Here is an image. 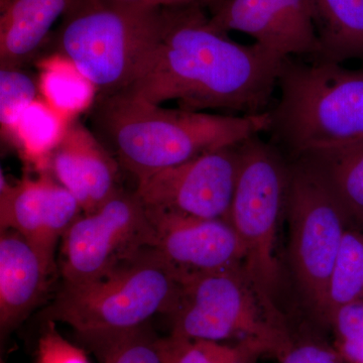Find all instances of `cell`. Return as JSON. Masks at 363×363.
<instances>
[{"mask_svg":"<svg viewBox=\"0 0 363 363\" xmlns=\"http://www.w3.org/2000/svg\"><path fill=\"white\" fill-rule=\"evenodd\" d=\"M73 0H1L0 68H21L38 54Z\"/></svg>","mask_w":363,"mask_h":363,"instance_id":"obj_16","label":"cell"},{"mask_svg":"<svg viewBox=\"0 0 363 363\" xmlns=\"http://www.w3.org/2000/svg\"><path fill=\"white\" fill-rule=\"evenodd\" d=\"M326 329L332 345L348 363H363V300L354 301L332 312Z\"/></svg>","mask_w":363,"mask_h":363,"instance_id":"obj_25","label":"cell"},{"mask_svg":"<svg viewBox=\"0 0 363 363\" xmlns=\"http://www.w3.org/2000/svg\"><path fill=\"white\" fill-rule=\"evenodd\" d=\"M121 1L156 7L182 6V4H191V2L195 1H202L205 4V0H121Z\"/></svg>","mask_w":363,"mask_h":363,"instance_id":"obj_28","label":"cell"},{"mask_svg":"<svg viewBox=\"0 0 363 363\" xmlns=\"http://www.w3.org/2000/svg\"><path fill=\"white\" fill-rule=\"evenodd\" d=\"M290 161L286 211L290 226V269L303 305L325 329L329 281L344 233L351 223L311 162L304 157Z\"/></svg>","mask_w":363,"mask_h":363,"instance_id":"obj_7","label":"cell"},{"mask_svg":"<svg viewBox=\"0 0 363 363\" xmlns=\"http://www.w3.org/2000/svg\"><path fill=\"white\" fill-rule=\"evenodd\" d=\"M266 133L289 160L363 140V69L286 57Z\"/></svg>","mask_w":363,"mask_h":363,"instance_id":"obj_4","label":"cell"},{"mask_svg":"<svg viewBox=\"0 0 363 363\" xmlns=\"http://www.w3.org/2000/svg\"><path fill=\"white\" fill-rule=\"evenodd\" d=\"M76 198L49 171L11 183L1 169L0 226L16 231L55 262L57 245L82 213Z\"/></svg>","mask_w":363,"mask_h":363,"instance_id":"obj_13","label":"cell"},{"mask_svg":"<svg viewBox=\"0 0 363 363\" xmlns=\"http://www.w3.org/2000/svg\"><path fill=\"white\" fill-rule=\"evenodd\" d=\"M157 338L143 326L84 341L100 363H164Z\"/></svg>","mask_w":363,"mask_h":363,"instance_id":"obj_23","label":"cell"},{"mask_svg":"<svg viewBox=\"0 0 363 363\" xmlns=\"http://www.w3.org/2000/svg\"><path fill=\"white\" fill-rule=\"evenodd\" d=\"M166 25L167 7L73 0L52 35V48L92 83L96 98L111 96L140 77Z\"/></svg>","mask_w":363,"mask_h":363,"instance_id":"obj_3","label":"cell"},{"mask_svg":"<svg viewBox=\"0 0 363 363\" xmlns=\"http://www.w3.org/2000/svg\"><path fill=\"white\" fill-rule=\"evenodd\" d=\"M300 157L311 162L350 220L363 228V140L316 150Z\"/></svg>","mask_w":363,"mask_h":363,"instance_id":"obj_18","label":"cell"},{"mask_svg":"<svg viewBox=\"0 0 363 363\" xmlns=\"http://www.w3.org/2000/svg\"><path fill=\"white\" fill-rule=\"evenodd\" d=\"M238 145L147 174L138 179L135 193L150 209L229 221L240 169Z\"/></svg>","mask_w":363,"mask_h":363,"instance_id":"obj_10","label":"cell"},{"mask_svg":"<svg viewBox=\"0 0 363 363\" xmlns=\"http://www.w3.org/2000/svg\"><path fill=\"white\" fill-rule=\"evenodd\" d=\"M54 260L16 231L0 236V331L1 338L18 328L44 300Z\"/></svg>","mask_w":363,"mask_h":363,"instance_id":"obj_15","label":"cell"},{"mask_svg":"<svg viewBox=\"0 0 363 363\" xmlns=\"http://www.w3.org/2000/svg\"><path fill=\"white\" fill-rule=\"evenodd\" d=\"M118 164L95 133L70 121L52 152L49 172L76 198L83 213H91L119 190Z\"/></svg>","mask_w":363,"mask_h":363,"instance_id":"obj_14","label":"cell"},{"mask_svg":"<svg viewBox=\"0 0 363 363\" xmlns=\"http://www.w3.org/2000/svg\"><path fill=\"white\" fill-rule=\"evenodd\" d=\"M39 83L43 99L69 121L96 100L92 83L59 55L43 63Z\"/></svg>","mask_w":363,"mask_h":363,"instance_id":"obj_20","label":"cell"},{"mask_svg":"<svg viewBox=\"0 0 363 363\" xmlns=\"http://www.w3.org/2000/svg\"><path fill=\"white\" fill-rule=\"evenodd\" d=\"M182 278L154 248L84 283H64L45 321L71 327L84 341L142 328L175 307Z\"/></svg>","mask_w":363,"mask_h":363,"instance_id":"obj_5","label":"cell"},{"mask_svg":"<svg viewBox=\"0 0 363 363\" xmlns=\"http://www.w3.org/2000/svg\"><path fill=\"white\" fill-rule=\"evenodd\" d=\"M222 1H223V0H205V4L215 7L218 6Z\"/></svg>","mask_w":363,"mask_h":363,"instance_id":"obj_29","label":"cell"},{"mask_svg":"<svg viewBox=\"0 0 363 363\" xmlns=\"http://www.w3.org/2000/svg\"><path fill=\"white\" fill-rule=\"evenodd\" d=\"M164 363H257L264 351L247 342L224 344L169 335L157 338Z\"/></svg>","mask_w":363,"mask_h":363,"instance_id":"obj_21","label":"cell"},{"mask_svg":"<svg viewBox=\"0 0 363 363\" xmlns=\"http://www.w3.org/2000/svg\"><path fill=\"white\" fill-rule=\"evenodd\" d=\"M238 150L240 169L229 222L245 245L247 274L274 298L281 281L277 236L286 211L291 161L259 135L240 143Z\"/></svg>","mask_w":363,"mask_h":363,"instance_id":"obj_8","label":"cell"},{"mask_svg":"<svg viewBox=\"0 0 363 363\" xmlns=\"http://www.w3.org/2000/svg\"><path fill=\"white\" fill-rule=\"evenodd\" d=\"M279 363H348L332 344L318 338L297 337Z\"/></svg>","mask_w":363,"mask_h":363,"instance_id":"obj_27","label":"cell"},{"mask_svg":"<svg viewBox=\"0 0 363 363\" xmlns=\"http://www.w3.org/2000/svg\"><path fill=\"white\" fill-rule=\"evenodd\" d=\"M201 4L167 7L161 42L140 77L121 93L152 104L177 101L190 111H269L285 58L257 43L231 40L210 23Z\"/></svg>","mask_w":363,"mask_h":363,"instance_id":"obj_1","label":"cell"},{"mask_svg":"<svg viewBox=\"0 0 363 363\" xmlns=\"http://www.w3.org/2000/svg\"><path fill=\"white\" fill-rule=\"evenodd\" d=\"M319 61L363 60V0H312Z\"/></svg>","mask_w":363,"mask_h":363,"instance_id":"obj_17","label":"cell"},{"mask_svg":"<svg viewBox=\"0 0 363 363\" xmlns=\"http://www.w3.org/2000/svg\"><path fill=\"white\" fill-rule=\"evenodd\" d=\"M39 81L21 68H0V124L9 138L23 111L40 99Z\"/></svg>","mask_w":363,"mask_h":363,"instance_id":"obj_24","label":"cell"},{"mask_svg":"<svg viewBox=\"0 0 363 363\" xmlns=\"http://www.w3.org/2000/svg\"><path fill=\"white\" fill-rule=\"evenodd\" d=\"M210 23L240 32L281 58H317L320 52L312 0H223Z\"/></svg>","mask_w":363,"mask_h":363,"instance_id":"obj_12","label":"cell"},{"mask_svg":"<svg viewBox=\"0 0 363 363\" xmlns=\"http://www.w3.org/2000/svg\"><path fill=\"white\" fill-rule=\"evenodd\" d=\"M154 245L147 207L133 193L118 190L91 213L80 215L60 247L59 271L64 283L104 277Z\"/></svg>","mask_w":363,"mask_h":363,"instance_id":"obj_9","label":"cell"},{"mask_svg":"<svg viewBox=\"0 0 363 363\" xmlns=\"http://www.w3.org/2000/svg\"><path fill=\"white\" fill-rule=\"evenodd\" d=\"M69 123L44 99H38L21 114L9 140L39 172L49 171L52 152Z\"/></svg>","mask_w":363,"mask_h":363,"instance_id":"obj_19","label":"cell"},{"mask_svg":"<svg viewBox=\"0 0 363 363\" xmlns=\"http://www.w3.org/2000/svg\"><path fill=\"white\" fill-rule=\"evenodd\" d=\"M168 315L176 337L223 342L235 339L279 359L295 333L276 300L247 274L245 264L186 277Z\"/></svg>","mask_w":363,"mask_h":363,"instance_id":"obj_6","label":"cell"},{"mask_svg":"<svg viewBox=\"0 0 363 363\" xmlns=\"http://www.w3.org/2000/svg\"><path fill=\"white\" fill-rule=\"evenodd\" d=\"M154 245L182 279L243 266L245 248L230 222L147 208Z\"/></svg>","mask_w":363,"mask_h":363,"instance_id":"obj_11","label":"cell"},{"mask_svg":"<svg viewBox=\"0 0 363 363\" xmlns=\"http://www.w3.org/2000/svg\"><path fill=\"white\" fill-rule=\"evenodd\" d=\"M35 363H91L82 348L64 337L57 323L45 321L38 339Z\"/></svg>","mask_w":363,"mask_h":363,"instance_id":"obj_26","label":"cell"},{"mask_svg":"<svg viewBox=\"0 0 363 363\" xmlns=\"http://www.w3.org/2000/svg\"><path fill=\"white\" fill-rule=\"evenodd\" d=\"M95 135L136 180L266 133L269 112L255 116L166 108L123 93L96 98Z\"/></svg>","mask_w":363,"mask_h":363,"instance_id":"obj_2","label":"cell"},{"mask_svg":"<svg viewBox=\"0 0 363 363\" xmlns=\"http://www.w3.org/2000/svg\"><path fill=\"white\" fill-rule=\"evenodd\" d=\"M0 363H6V362H4V359H1V362H0Z\"/></svg>","mask_w":363,"mask_h":363,"instance_id":"obj_30","label":"cell"},{"mask_svg":"<svg viewBox=\"0 0 363 363\" xmlns=\"http://www.w3.org/2000/svg\"><path fill=\"white\" fill-rule=\"evenodd\" d=\"M359 300H363V233L348 228L329 281L327 322L332 312Z\"/></svg>","mask_w":363,"mask_h":363,"instance_id":"obj_22","label":"cell"}]
</instances>
